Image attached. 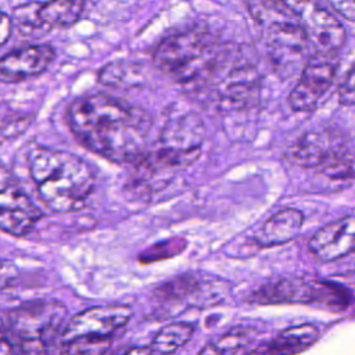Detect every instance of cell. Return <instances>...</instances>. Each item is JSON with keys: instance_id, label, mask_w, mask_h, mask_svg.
<instances>
[{"instance_id": "27", "label": "cell", "mask_w": 355, "mask_h": 355, "mask_svg": "<svg viewBox=\"0 0 355 355\" xmlns=\"http://www.w3.org/2000/svg\"><path fill=\"white\" fill-rule=\"evenodd\" d=\"M12 19L10 15H7L6 12L0 11V47H3L10 36H11V32H12Z\"/></svg>"}, {"instance_id": "24", "label": "cell", "mask_w": 355, "mask_h": 355, "mask_svg": "<svg viewBox=\"0 0 355 355\" xmlns=\"http://www.w3.org/2000/svg\"><path fill=\"white\" fill-rule=\"evenodd\" d=\"M338 101L343 105H355V62L338 87Z\"/></svg>"}, {"instance_id": "11", "label": "cell", "mask_w": 355, "mask_h": 355, "mask_svg": "<svg viewBox=\"0 0 355 355\" xmlns=\"http://www.w3.org/2000/svg\"><path fill=\"white\" fill-rule=\"evenodd\" d=\"M42 218V211L17 184L14 176L0 166V230L25 236Z\"/></svg>"}, {"instance_id": "19", "label": "cell", "mask_w": 355, "mask_h": 355, "mask_svg": "<svg viewBox=\"0 0 355 355\" xmlns=\"http://www.w3.org/2000/svg\"><path fill=\"white\" fill-rule=\"evenodd\" d=\"M319 337V331L312 324H300L293 326L282 331L275 340L268 344V352L277 354H291L300 352L311 347Z\"/></svg>"}, {"instance_id": "8", "label": "cell", "mask_w": 355, "mask_h": 355, "mask_svg": "<svg viewBox=\"0 0 355 355\" xmlns=\"http://www.w3.org/2000/svg\"><path fill=\"white\" fill-rule=\"evenodd\" d=\"M298 19L315 53L333 55L345 43L341 22L318 0H280Z\"/></svg>"}, {"instance_id": "15", "label": "cell", "mask_w": 355, "mask_h": 355, "mask_svg": "<svg viewBox=\"0 0 355 355\" xmlns=\"http://www.w3.org/2000/svg\"><path fill=\"white\" fill-rule=\"evenodd\" d=\"M55 50L50 44H31L8 51L0 57V79L19 82L46 71L53 62Z\"/></svg>"}, {"instance_id": "2", "label": "cell", "mask_w": 355, "mask_h": 355, "mask_svg": "<svg viewBox=\"0 0 355 355\" xmlns=\"http://www.w3.org/2000/svg\"><path fill=\"white\" fill-rule=\"evenodd\" d=\"M28 171L42 202L53 212L82 208L94 190L92 166L68 151L35 147L28 154Z\"/></svg>"}, {"instance_id": "9", "label": "cell", "mask_w": 355, "mask_h": 355, "mask_svg": "<svg viewBox=\"0 0 355 355\" xmlns=\"http://www.w3.org/2000/svg\"><path fill=\"white\" fill-rule=\"evenodd\" d=\"M248 10L276 50L301 53L306 37L297 17L280 0H255Z\"/></svg>"}, {"instance_id": "20", "label": "cell", "mask_w": 355, "mask_h": 355, "mask_svg": "<svg viewBox=\"0 0 355 355\" xmlns=\"http://www.w3.org/2000/svg\"><path fill=\"white\" fill-rule=\"evenodd\" d=\"M318 171L330 179H355V137H345Z\"/></svg>"}, {"instance_id": "7", "label": "cell", "mask_w": 355, "mask_h": 355, "mask_svg": "<svg viewBox=\"0 0 355 355\" xmlns=\"http://www.w3.org/2000/svg\"><path fill=\"white\" fill-rule=\"evenodd\" d=\"M254 301L261 304H318L338 309L348 305L349 295L343 287L331 283L283 277L262 286L254 294Z\"/></svg>"}, {"instance_id": "10", "label": "cell", "mask_w": 355, "mask_h": 355, "mask_svg": "<svg viewBox=\"0 0 355 355\" xmlns=\"http://www.w3.org/2000/svg\"><path fill=\"white\" fill-rule=\"evenodd\" d=\"M226 293V282L214 276L190 272L168 280L155 290L154 295L161 304H183L204 308L220 302Z\"/></svg>"}, {"instance_id": "21", "label": "cell", "mask_w": 355, "mask_h": 355, "mask_svg": "<svg viewBox=\"0 0 355 355\" xmlns=\"http://www.w3.org/2000/svg\"><path fill=\"white\" fill-rule=\"evenodd\" d=\"M143 72L137 64L128 61H114L107 64L98 72V82L104 86L128 89L143 83Z\"/></svg>"}, {"instance_id": "17", "label": "cell", "mask_w": 355, "mask_h": 355, "mask_svg": "<svg viewBox=\"0 0 355 355\" xmlns=\"http://www.w3.org/2000/svg\"><path fill=\"white\" fill-rule=\"evenodd\" d=\"M258 75L250 65L234 68L219 86V104L226 108H241L255 100Z\"/></svg>"}, {"instance_id": "5", "label": "cell", "mask_w": 355, "mask_h": 355, "mask_svg": "<svg viewBox=\"0 0 355 355\" xmlns=\"http://www.w3.org/2000/svg\"><path fill=\"white\" fill-rule=\"evenodd\" d=\"M133 311L126 304H105L83 309L65 324L60 351L67 354L104 352L110 340L132 319Z\"/></svg>"}, {"instance_id": "23", "label": "cell", "mask_w": 355, "mask_h": 355, "mask_svg": "<svg viewBox=\"0 0 355 355\" xmlns=\"http://www.w3.org/2000/svg\"><path fill=\"white\" fill-rule=\"evenodd\" d=\"M254 338V331L247 327H233L216 337L201 348V354H240L247 351Z\"/></svg>"}, {"instance_id": "4", "label": "cell", "mask_w": 355, "mask_h": 355, "mask_svg": "<svg viewBox=\"0 0 355 355\" xmlns=\"http://www.w3.org/2000/svg\"><path fill=\"white\" fill-rule=\"evenodd\" d=\"M67 322V308L55 300H32L8 312L10 331L26 354L51 351L61 343Z\"/></svg>"}, {"instance_id": "1", "label": "cell", "mask_w": 355, "mask_h": 355, "mask_svg": "<svg viewBox=\"0 0 355 355\" xmlns=\"http://www.w3.org/2000/svg\"><path fill=\"white\" fill-rule=\"evenodd\" d=\"M67 121L86 148L112 162L135 164L147 153L151 119L121 98L104 93L80 96L71 103Z\"/></svg>"}, {"instance_id": "12", "label": "cell", "mask_w": 355, "mask_h": 355, "mask_svg": "<svg viewBox=\"0 0 355 355\" xmlns=\"http://www.w3.org/2000/svg\"><path fill=\"white\" fill-rule=\"evenodd\" d=\"M337 65L330 54L315 53L305 62L300 79L293 87L288 101L294 111H312L330 89Z\"/></svg>"}, {"instance_id": "18", "label": "cell", "mask_w": 355, "mask_h": 355, "mask_svg": "<svg viewBox=\"0 0 355 355\" xmlns=\"http://www.w3.org/2000/svg\"><path fill=\"white\" fill-rule=\"evenodd\" d=\"M83 0H47L40 1L37 17L44 33L57 28H69L82 18Z\"/></svg>"}, {"instance_id": "26", "label": "cell", "mask_w": 355, "mask_h": 355, "mask_svg": "<svg viewBox=\"0 0 355 355\" xmlns=\"http://www.w3.org/2000/svg\"><path fill=\"white\" fill-rule=\"evenodd\" d=\"M327 3L341 17L355 21V0H327Z\"/></svg>"}, {"instance_id": "3", "label": "cell", "mask_w": 355, "mask_h": 355, "mask_svg": "<svg viewBox=\"0 0 355 355\" xmlns=\"http://www.w3.org/2000/svg\"><path fill=\"white\" fill-rule=\"evenodd\" d=\"M219 60L215 39L205 31L189 29L165 37L154 51V65L180 85L208 79Z\"/></svg>"}, {"instance_id": "6", "label": "cell", "mask_w": 355, "mask_h": 355, "mask_svg": "<svg viewBox=\"0 0 355 355\" xmlns=\"http://www.w3.org/2000/svg\"><path fill=\"white\" fill-rule=\"evenodd\" d=\"M204 137L205 128L198 115L193 112L171 115L161 129L158 147L148 154L166 168L182 169L198 159Z\"/></svg>"}, {"instance_id": "16", "label": "cell", "mask_w": 355, "mask_h": 355, "mask_svg": "<svg viewBox=\"0 0 355 355\" xmlns=\"http://www.w3.org/2000/svg\"><path fill=\"white\" fill-rule=\"evenodd\" d=\"M302 223L304 215L301 211L290 207H282L263 222L255 236V240L261 247L286 244L300 234Z\"/></svg>"}, {"instance_id": "22", "label": "cell", "mask_w": 355, "mask_h": 355, "mask_svg": "<svg viewBox=\"0 0 355 355\" xmlns=\"http://www.w3.org/2000/svg\"><path fill=\"white\" fill-rule=\"evenodd\" d=\"M194 326L187 322H171L162 326L153 337L151 352L171 354L183 347L193 337Z\"/></svg>"}, {"instance_id": "14", "label": "cell", "mask_w": 355, "mask_h": 355, "mask_svg": "<svg viewBox=\"0 0 355 355\" xmlns=\"http://www.w3.org/2000/svg\"><path fill=\"white\" fill-rule=\"evenodd\" d=\"M345 139L336 129H318L302 135L287 148V159L301 168L319 169Z\"/></svg>"}, {"instance_id": "13", "label": "cell", "mask_w": 355, "mask_h": 355, "mask_svg": "<svg viewBox=\"0 0 355 355\" xmlns=\"http://www.w3.org/2000/svg\"><path fill=\"white\" fill-rule=\"evenodd\" d=\"M320 261H336L355 248V215L341 216L319 229L308 243Z\"/></svg>"}, {"instance_id": "25", "label": "cell", "mask_w": 355, "mask_h": 355, "mask_svg": "<svg viewBox=\"0 0 355 355\" xmlns=\"http://www.w3.org/2000/svg\"><path fill=\"white\" fill-rule=\"evenodd\" d=\"M19 272L10 261H0V290H6L18 280Z\"/></svg>"}, {"instance_id": "28", "label": "cell", "mask_w": 355, "mask_h": 355, "mask_svg": "<svg viewBox=\"0 0 355 355\" xmlns=\"http://www.w3.org/2000/svg\"><path fill=\"white\" fill-rule=\"evenodd\" d=\"M14 352V344L11 343L10 336L0 324V354H10Z\"/></svg>"}]
</instances>
